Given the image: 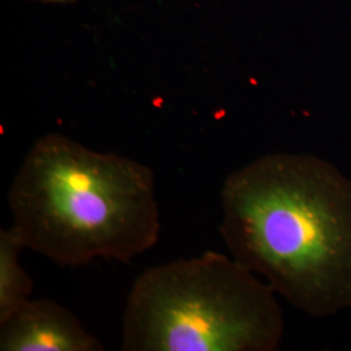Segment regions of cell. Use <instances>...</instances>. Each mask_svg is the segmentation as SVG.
Wrapping results in <instances>:
<instances>
[{
	"instance_id": "obj_1",
	"label": "cell",
	"mask_w": 351,
	"mask_h": 351,
	"mask_svg": "<svg viewBox=\"0 0 351 351\" xmlns=\"http://www.w3.org/2000/svg\"><path fill=\"white\" fill-rule=\"evenodd\" d=\"M220 233L232 256L314 317L351 307V180L310 154L274 152L228 176Z\"/></svg>"
},
{
	"instance_id": "obj_2",
	"label": "cell",
	"mask_w": 351,
	"mask_h": 351,
	"mask_svg": "<svg viewBox=\"0 0 351 351\" xmlns=\"http://www.w3.org/2000/svg\"><path fill=\"white\" fill-rule=\"evenodd\" d=\"M7 199L25 249L62 267L99 258L129 263L156 245L162 229L150 167L59 133L33 143Z\"/></svg>"
},
{
	"instance_id": "obj_3",
	"label": "cell",
	"mask_w": 351,
	"mask_h": 351,
	"mask_svg": "<svg viewBox=\"0 0 351 351\" xmlns=\"http://www.w3.org/2000/svg\"><path fill=\"white\" fill-rule=\"evenodd\" d=\"M124 351H274L284 336L275 290L216 251L154 265L129 291Z\"/></svg>"
},
{
	"instance_id": "obj_4",
	"label": "cell",
	"mask_w": 351,
	"mask_h": 351,
	"mask_svg": "<svg viewBox=\"0 0 351 351\" xmlns=\"http://www.w3.org/2000/svg\"><path fill=\"white\" fill-rule=\"evenodd\" d=\"M1 351H103L104 345L58 302L29 300L0 322Z\"/></svg>"
},
{
	"instance_id": "obj_5",
	"label": "cell",
	"mask_w": 351,
	"mask_h": 351,
	"mask_svg": "<svg viewBox=\"0 0 351 351\" xmlns=\"http://www.w3.org/2000/svg\"><path fill=\"white\" fill-rule=\"evenodd\" d=\"M24 249L12 228L0 230V322L32 300L33 280L20 262Z\"/></svg>"
},
{
	"instance_id": "obj_6",
	"label": "cell",
	"mask_w": 351,
	"mask_h": 351,
	"mask_svg": "<svg viewBox=\"0 0 351 351\" xmlns=\"http://www.w3.org/2000/svg\"><path fill=\"white\" fill-rule=\"evenodd\" d=\"M55 1H59V0H55Z\"/></svg>"
}]
</instances>
